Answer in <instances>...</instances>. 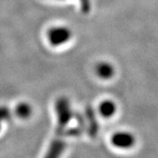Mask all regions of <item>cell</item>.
<instances>
[{"label": "cell", "mask_w": 158, "mask_h": 158, "mask_svg": "<svg viewBox=\"0 0 158 158\" xmlns=\"http://www.w3.org/2000/svg\"><path fill=\"white\" fill-rule=\"evenodd\" d=\"M70 31L66 27H53L49 30L48 37V40L52 45L60 46L64 44L70 39Z\"/></svg>", "instance_id": "cell-1"}, {"label": "cell", "mask_w": 158, "mask_h": 158, "mask_svg": "<svg viewBox=\"0 0 158 158\" xmlns=\"http://www.w3.org/2000/svg\"><path fill=\"white\" fill-rule=\"evenodd\" d=\"M113 146L118 148H130L135 143V138L133 135L127 132H119L113 135L112 137Z\"/></svg>", "instance_id": "cell-2"}, {"label": "cell", "mask_w": 158, "mask_h": 158, "mask_svg": "<svg viewBox=\"0 0 158 158\" xmlns=\"http://www.w3.org/2000/svg\"><path fill=\"white\" fill-rule=\"evenodd\" d=\"M58 108V131H61L64 128V127L69 122L70 118V112L68 107V105L62 103V105H59Z\"/></svg>", "instance_id": "cell-3"}, {"label": "cell", "mask_w": 158, "mask_h": 158, "mask_svg": "<svg viewBox=\"0 0 158 158\" xmlns=\"http://www.w3.org/2000/svg\"><path fill=\"white\" fill-rule=\"evenodd\" d=\"M65 148V143L60 140H55L51 143L45 158H60Z\"/></svg>", "instance_id": "cell-4"}, {"label": "cell", "mask_w": 158, "mask_h": 158, "mask_svg": "<svg viewBox=\"0 0 158 158\" xmlns=\"http://www.w3.org/2000/svg\"><path fill=\"white\" fill-rule=\"evenodd\" d=\"M100 113L104 117H111L115 113L116 111V106L114 103L111 101H105L102 103L99 107Z\"/></svg>", "instance_id": "cell-5"}, {"label": "cell", "mask_w": 158, "mask_h": 158, "mask_svg": "<svg viewBox=\"0 0 158 158\" xmlns=\"http://www.w3.org/2000/svg\"><path fill=\"white\" fill-rule=\"evenodd\" d=\"M97 73L102 78H110L113 74V69L108 63H100L97 67Z\"/></svg>", "instance_id": "cell-6"}, {"label": "cell", "mask_w": 158, "mask_h": 158, "mask_svg": "<svg viewBox=\"0 0 158 158\" xmlns=\"http://www.w3.org/2000/svg\"><path fill=\"white\" fill-rule=\"evenodd\" d=\"M31 113H32L31 107L27 104H20L16 108V113H17L18 116L20 117V118H27L31 115Z\"/></svg>", "instance_id": "cell-7"}]
</instances>
